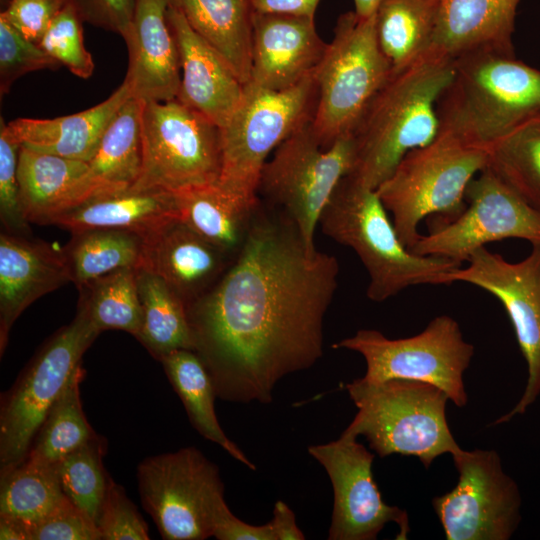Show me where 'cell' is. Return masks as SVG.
<instances>
[{
  "label": "cell",
  "instance_id": "1",
  "mask_svg": "<svg viewBox=\"0 0 540 540\" xmlns=\"http://www.w3.org/2000/svg\"><path fill=\"white\" fill-rule=\"evenodd\" d=\"M338 274L336 257L309 250L292 220L259 201L238 254L187 306L193 351L218 398L270 403L282 378L321 358Z\"/></svg>",
  "mask_w": 540,
  "mask_h": 540
},
{
  "label": "cell",
  "instance_id": "2",
  "mask_svg": "<svg viewBox=\"0 0 540 540\" xmlns=\"http://www.w3.org/2000/svg\"><path fill=\"white\" fill-rule=\"evenodd\" d=\"M454 74V58L436 50L390 75L353 132L354 157L346 176L376 190L411 150L438 135L437 103Z\"/></svg>",
  "mask_w": 540,
  "mask_h": 540
},
{
  "label": "cell",
  "instance_id": "3",
  "mask_svg": "<svg viewBox=\"0 0 540 540\" xmlns=\"http://www.w3.org/2000/svg\"><path fill=\"white\" fill-rule=\"evenodd\" d=\"M440 131L488 149L540 115V70L515 53L482 47L454 57V74L437 103Z\"/></svg>",
  "mask_w": 540,
  "mask_h": 540
},
{
  "label": "cell",
  "instance_id": "4",
  "mask_svg": "<svg viewBox=\"0 0 540 540\" xmlns=\"http://www.w3.org/2000/svg\"><path fill=\"white\" fill-rule=\"evenodd\" d=\"M376 190L344 177L324 209L322 232L350 247L369 275L367 297L383 302L404 289L444 285L443 277L461 264L450 259L421 256L400 241Z\"/></svg>",
  "mask_w": 540,
  "mask_h": 540
},
{
  "label": "cell",
  "instance_id": "5",
  "mask_svg": "<svg viewBox=\"0 0 540 540\" xmlns=\"http://www.w3.org/2000/svg\"><path fill=\"white\" fill-rule=\"evenodd\" d=\"M345 388L358 412L344 431L364 436L378 456H415L428 468L438 456L461 450L446 419L449 396L438 386L414 380L367 382L358 378Z\"/></svg>",
  "mask_w": 540,
  "mask_h": 540
},
{
  "label": "cell",
  "instance_id": "6",
  "mask_svg": "<svg viewBox=\"0 0 540 540\" xmlns=\"http://www.w3.org/2000/svg\"><path fill=\"white\" fill-rule=\"evenodd\" d=\"M487 162V149L443 131L402 158L376 192L405 247L410 250L421 236L424 218L440 214L448 222L465 209L467 186Z\"/></svg>",
  "mask_w": 540,
  "mask_h": 540
},
{
  "label": "cell",
  "instance_id": "7",
  "mask_svg": "<svg viewBox=\"0 0 540 540\" xmlns=\"http://www.w3.org/2000/svg\"><path fill=\"white\" fill-rule=\"evenodd\" d=\"M316 71L279 91L245 85L240 104L220 128L222 187L248 202L259 201V178L269 153L313 117Z\"/></svg>",
  "mask_w": 540,
  "mask_h": 540
},
{
  "label": "cell",
  "instance_id": "8",
  "mask_svg": "<svg viewBox=\"0 0 540 540\" xmlns=\"http://www.w3.org/2000/svg\"><path fill=\"white\" fill-rule=\"evenodd\" d=\"M391 75L375 31V14L348 11L337 19L334 36L317 67L312 128L325 149L352 134L372 98Z\"/></svg>",
  "mask_w": 540,
  "mask_h": 540
},
{
  "label": "cell",
  "instance_id": "9",
  "mask_svg": "<svg viewBox=\"0 0 540 540\" xmlns=\"http://www.w3.org/2000/svg\"><path fill=\"white\" fill-rule=\"evenodd\" d=\"M141 102L142 163L130 188L177 193L217 182L220 127L177 98Z\"/></svg>",
  "mask_w": 540,
  "mask_h": 540
},
{
  "label": "cell",
  "instance_id": "10",
  "mask_svg": "<svg viewBox=\"0 0 540 540\" xmlns=\"http://www.w3.org/2000/svg\"><path fill=\"white\" fill-rule=\"evenodd\" d=\"M100 331L78 303L72 322L40 348L1 398L0 471L23 462L50 408Z\"/></svg>",
  "mask_w": 540,
  "mask_h": 540
},
{
  "label": "cell",
  "instance_id": "11",
  "mask_svg": "<svg viewBox=\"0 0 540 540\" xmlns=\"http://www.w3.org/2000/svg\"><path fill=\"white\" fill-rule=\"evenodd\" d=\"M352 134L325 149L318 141L312 118L295 130L266 161L257 195L284 213L299 230L306 247L316 250L314 232L336 188L353 164Z\"/></svg>",
  "mask_w": 540,
  "mask_h": 540
},
{
  "label": "cell",
  "instance_id": "12",
  "mask_svg": "<svg viewBox=\"0 0 540 540\" xmlns=\"http://www.w3.org/2000/svg\"><path fill=\"white\" fill-rule=\"evenodd\" d=\"M360 353L366 362L367 382L414 380L438 386L458 407L467 403L464 372L474 354L458 322L448 315L432 319L417 335L389 339L374 329H360L332 345Z\"/></svg>",
  "mask_w": 540,
  "mask_h": 540
},
{
  "label": "cell",
  "instance_id": "13",
  "mask_svg": "<svg viewBox=\"0 0 540 540\" xmlns=\"http://www.w3.org/2000/svg\"><path fill=\"white\" fill-rule=\"evenodd\" d=\"M144 509L166 540L212 537L213 519L225 503L218 467L195 447L145 458L137 470Z\"/></svg>",
  "mask_w": 540,
  "mask_h": 540
},
{
  "label": "cell",
  "instance_id": "14",
  "mask_svg": "<svg viewBox=\"0 0 540 540\" xmlns=\"http://www.w3.org/2000/svg\"><path fill=\"white\" fill-rule=\"evenodd\" d=\"M459 478L432 499L448 540H507L517 529L521 496L495 450H460L452 455Z\"/></svg>",
  "mask_w": 540,
  "mask_h": 540
},
{
  "label": "cell",
  "instance_id": "15",
  "mask_svg": "<svg viewBox=\"0 0 540 540\" xmlns=\"http://www.w3.org/2000/svg\"><path fill=\"white\" fill-rule=\"evenodd\" d=\"M466 207L454 219L419 237L411 252L461 264L487 243L516 238L540 242V212L489 168L465 192Z\"/></svg>",
  "mask_w": 540,
  "mask_h": 540
},
{
  "label": "cell",
  "instance_id": "16",
  "mask_svg": "<svg viewBox=\"0 0 540 540\" xmlns=\"http://www.w3.org/2000/svg\"><path fill=\"white\" fill-rule=\"evenodd\" d=\"M466 267L446 273L444 285L465 282L496 297L507 312L527 368V384L515 407L494 424L523 414L540 394V242L532 243L530 254L509 262L486 247L475 250Z\"/></svg>",
  "mask_w": 540,
  "mask_h": 540
},
{
  "label": "cell",
  "instance_id": "17",
  "mask_svg": "<svg viewBox=\"0 0 540 540\" xmlns=\"http://www.w3.org/2000/svg\"><path fill=\"white\" fill-rule=\"evenodd\" d=\"M357 437L342 432L337 440L308 447L326 470L333 488L329 540H374L389 522L399 526L396 539L410 531L408 514L385 503L373 477L374 454Z\"/></svg>",
  "mask_w": 540,
  "mask_h": 540
},
{
  "label": "cell",
  "instance_id": "18",
  "mask_svg": "<svg viewBox=\"0 0 540 540\" xmlns=\"http://www.w3.org/2000/svg\"><path fill=\"white\" fill-rule=\"evenodd\" d=\"M327 45L315 18L254 12L250 82L275 91L290 88L317 69Z\"/></svg>",
  "mask_w": 540,
  "mask_h": 540
},
{
  "label": "cell",
  "instance_id": "19",
  "mask_svg": "<svg viewBox=\"0 0 540 540\" xmlns=\"http://www.w3.org/2000/svg\"><path fill=\"white\" fill-rule=\"evenodd\" d=\"M167 19L177 43L182 71L177 99L221 128L240 104L246 84L171 2Z\"/></svg>",
  "mask_w": 540,
  "mask_h": 540
},
{
  "label": "cell",
  "instance_id": "20",
  "mask_svg": "<svg viewBox=\"0 0 540 540\" xmlns=\"http://www.w3.org/2000/svg\"><path fill=\"white\" fill-rule=\"evenodd\" d=\"M170 0H137L134 18L123 38L129 54L125 80L141 101L177 98L181 67L175 37L167 19Z\"/></svg>",
  "mask_w": 540,
  "mask_h": 540
},
{
  "label": "cell",
  "instance_id": "21",
  "mask_svg": "<svg viewBox=\"0 0 540 540\" xmlns=\"http://www.w3.org/2000/svg\"><path fill=\"white\" fill-rule=\"evenodd\" d=\"M143 239L139 268L163 279L186 306L207 292L233 260L180 219L166 223Z\"/></svg>",
  "mask_w": 540,
  "mask_h": 540
},
{
  "label": "cell",
  "instance_id": "22",
  "mask_svg": "<svg viewBox=\"0 0 540 540\" xmlns=\"http://www.w3.org/2000/svg\"><path fill=\"white\" fill-rule=\"evenodd\" d=\"M70 280L63 250L6 231L0 235V352L20 314Z\"/></svg>",
  "mask_w": 540,
  "mask_h": 540
},
{
  "label": "cell",
  "instance_id": "23",
  "mask_svg": "<svg viewBox=\"0 0 540 540\" xmlns=\"http://www.w3.org/2000/svg\"><path fill=\"white\" fill-rule=\"evenodd\" d=\"M130 97L132 91L124 79L106 100L87 110L52 119L18 118L6 128L21 146L89 162L107 127Z\"/></svg>",
  "mask_w": 540,
  "mask_h": 540
},
{
  "label": "cell",
  "instance_id": "24",
  "mask_svg": "<svg viewBox=\"0 0 540 540\" xmlns=\"http://www.w3.org/2000/svg\"><path fill=\"white\" fill-rule=\"evenodd\" d=\"M435 50L456 57L482 47L515 53L513 34L521 0H439Z\"/></svg>",
  "mask_w": 540,
  "mask_h": 540
},
{
  "label": "cell",
  "instance_id": "25",
  "mask_svg": "<svg viewBox=\"0 0 540 540\" xmlns=\"http://www.w3.org/2000/svg\"><path fill=\"white\" fill-rule=\"evenodd\" d=\"M179 219L173 193L162 190H126L97 195L57 216L51 224L72 233L109 228L146 236Z\"/></svg>",
  "mask_w": 540,
  "mask_h": 540
},
{
  "label": "cell",
  "instance_id": "26",
  "mask_svg": "<svg viewBox=\"0 0 540 540\" xmlns=\"http://www.w3.org/2000/svg\"><path fill=\"white\" fill-rule=\"evenodd\" d=\"M88 162L42 153L21 146L17 178L19 199L28 222L51 224L83 202L80 182Z\"/></svg>",
  "mask_w": 540,
  "mask_h": 540
},
{
  "label": "cell",
  "instance_id": "27",
  "mask_svg": "<svg viewBox=\"0 0 540 540\" xmlns=\"http://www.w3.org/2000/svg\"><path fill=\"white\" fill-rule=\"evenodd\" d=\"M141 105V100L130 97L107 127L80 182L83 202L126 190L137 181L142 163Z\"/></svg>",
  "mask_w": 540,
  "mask_h": 540
},
{
  "label": "cell",
  "instance_id": "28",
  "mask_svg": "<svg viewBox=\"0 0 540 540\" xmlns=\"http://www.w3.org/2000/svg\"><path fill=\"white\" fill-rule=\"evenodd\" d=\"M173 194L179 219L234 259L246 240L260 199L248 202L218 181Z\"/></svg>",
  "mask_w": 540,
  "mask_h": 540
},
{
  "label": "cell",
  "instance_id": "29",
  "mask_svg": "<svg viewBox=\"0 0 540 540\" xmlns=\"http://www.w3.org/2000/svg\"><path fill=\"white\" fill-rule=\"evenodd\" d=\"M190 27L232 67L251 78L253 9L249 0H170Z\"/></svg>",
  "mask_w": 540,
  "mask_h": 540
},
{
  "label": "cell",
  "instance_id": "30",
  "mask_svg": "<svg viewBox=\"0 0 540 540\" xmlns=\"http://www.w3.org/2000/svg\"><path fill=\"white\" fill-rule=\"evenodd\" d=\"M439 0H382L375 12L379 48L391 74L397 73L435 49Z\"/></svg>",
  "mask_w": 540,
  "mask_h": 540
},
{
  "label": "cell",
  "instance_id": "31",
  "mask_svg": "<svg viewBox=\"0 0 540 540\" xmlns=\"http://www.w3.org/2000/svg\"><path fill=\"white\" fill-rule=\"evenodd\" d=\"M161 362L197 432L249 469L255 470V465L226 436L218 422L214 407L216 390L200 357L193 350L179 349L163 357Z\"/></svg>",
  "mask_w": 540,
  "mask_h": 540
},
{
  "label": "cell",
  "instance_id": "32",
  "mask_svg": "<svg viewBox=\"0 0 540 540\" xmlns=\"http://www.w3.org/2000/svg\"><path fill=\"white\" fill-rule=\"evenodd\" d=\"M142 323L137 339L161 361L179 349L193 350V336L183 299L158 275L137 269Z\"/></svg>",
  "mask_w": 540,
  "mask_h": 540
},
{
  "label": "cell",
  "instance_id": "33",
  "mask_svg": "<svg viewBox=\"0 0 540 540\" xmlns=\"http://www.w3.org/2000/svg\"><path fill=\"white\" fill-rule=\"evenodd\" d=\"M72 234L62 250L70 280L78 288L115 270L141 265L144 239L138 233L94 228Z\"/></svg>",
  "mask_w": 540,
  "mask_h": 540
},
{
  "label": "cell",
  "instance_id": "34",
  "mask_svg": "<svg viewBox=\"0 0 540 540\" xmlns=\"http://www.w3.org/2000/svg\"><path fill=\"white\" fill-rule=\"evenodd\" d=\"M0 474V516L20 520L29 530L65 497L56 463L26 457Z\"/></svg>",
  "mask_w": 540,
  "mask_h": 540
},
{
  "label": "cell",
  "instance_id": "35",
  "mask_svg": "<svg viewBox=\"0 0 540 540\" xmlns=\"http://www.w3.org/2000/svg\"><path fill=\"white\" fill-rule=\"evenodd\" d=\"M487 150L486 167L540 212V115L519 124Z\"/></svg>",
  "mask_w": 540,
  "mask_h": 540
},
{
  "label": "cell",
  "instance_id": "36",
  "mask_svg": "<svg viewBox=\"0 0 540 540\" xmlns=\"http://www.w3.org/2000/svg\"><path fill=\"white\" fill-rule=\"evenodd\" d=\"M83 377L81 364L50 408L27 457L55 464L96 435L81 404L80 383Z\"/></svg>",
  "mask_w": 540,
  "mask_h": 540
},
{
  "label": "cell",
  "instance_id": "37",
  "mask_svg": "<svg viewBox=\"0 0 540 540\" xmlns=\"http://www.w3.org/2000/svg\"><path fill=\"white\" fill-rule=\"evenodd\" d=\"M79 303L100 331L122 330L138 337L142 308L138 293L137 269L123 268L102 275L78 288Z\"/></svg>",
  "mask_w": 540,
  "mask_h": 540
},
{
  "label": "cell",
  "instance_id": "38",
  "mask_svg": "<svg viewBox=\"0 0 540 540\" xmlns=\"http://www.w3.org/2000/svg\"><path fill=\"white\" fill-rule=\"evenodd\" d=\"M106 440L96 434L56 463L65 495L97 525L106 493L113 481L103 465Z\"/></svg>",
  "mask_w": 540,
  "mask_h": 540
},
{
  "label": "cell",
  "instance_id": "39",
  "mask_svg": "<svg viewBox=\"0 0 540 540\" xmlns=\"http://www.w3.org/2000/svg\"><path fill=\"white\" fill-rule=\"evenodd\" d=\"M82 22L76 8L68 0L38 45L61 66L87 79L93 74L94 62L84 45Z\"/></svg>",
  "mask_w": 540,
  "mask_h": 540
},
{
  "label": "cell",
  "instance_id": "40",
  "mask_svg": "<svg viewBox=\"0 0 540 540\" xmlns=\"http://www.w3.org/2000/svg\"><path fill=\"white\" fill-rule=\"evenodd\" d=\"M61 64L21 35L0 17V95L7 94L13 83L26 73L57 69Z\"/></svg>",
  "mask_w": 540,
  "mask_h": 540
},
{
  "label": "cell",
  "instance_id": "41",
  "mask_svg": "<svg viewBox=\"0 0 540 540\" xmlns=\"http://www.w3.org/2000/svg\"><path fill=\"white\" fill-rule=\"evenodd\" d=\"M0 122L1 223L6 232L28 236L30 227L21 207L17 178L21 144L9 134L2 117Z\"/></svg>",
  "mask_w": 540,
  "mask_h": 540
},
{
  "label": "cell",
  "instance_id": "42",
  "mask_svg": "<svg viewBox=\"0 0 540 540\" xmlns=\"http://www.w3.org/2000/svg\"><path fill=\"white\" fill-rule=\"evenodd\" d=\"M97 527L103 540H147L148 526L125 490L111 482L103 501Z\"/></svg>",
  "mask_w": 540,
  "mask_h": 540
},
{
  "label": "cell",
  "instance_id": "43",
  "mask_svg": "<svg viewBox=\"0 0 540 540\" xmlns=\"http://www.w3.org/2000/svg\"><path fill=\"white\" fill-rule=\"evenodd\" d=\"M96 523L66 495L40 521L30 527V540H99Z\"/></svg>",
  "mask_w": 540,
  "mask_h": 540
},
{
  "label": "cell",
  "instance_id": "44",
  "mask_svg": "<svg viewBox=\"0 0 540 540\" xmlns=\"http://www.w3.org/2000/svg\"><path fill=\"white\" fill-rule=\"evenodd\" d=\"M68 0H9L0 17L21 35L38 44Z\"/></svg>",
  "mask_w": 540,
  "mask_h": 540
},
{
  "label": "cell",
  "instance_id": "45",
  "mask_svg": "<svg viewBox=\"0 0 540 540\" xmlns=\"http://www.w3.org/2000/svg\"><path fill=\"white\" fill-rule=\"evenodd\" d=\"M83 22L118 33L131 27L137 0H70Z\"/></svg>",
  "mask_w": 540,
  "mask_h": 540
},
{
  "label": "cell",
  "instance_id": "46",
  "mask_svg": "<svg viewBox=\"0 0 540 540\" xmlns=\"http://www.w3.org/2000/svg\"><path fill=\"white\" fill-rule=\"evenodd\" d=\"M212 537L218 540H276L271 522L248 524L237 518L226 503L214 515Z\"/></svg>",
  "mask_w": 540,
  "mask_h": 540
},
{
  "label": "cell",
  "instance_id": "47",
  "mask_svg": "<svg viewBox=\"0 0 540 540\" xmlns=\"http://www.w3.org/2000/svg\"><path fill=\"white\" fill-rule=\"evenodd\" d=\"M253 12L315 18L321 0H249Z\"/></svg>",
  "mask_w": 540,
  "mask_h": 540
},
{
  "label": "cell",
  "instance_id": "48",
  "mask_svg": "<svg viewBox=\"0 0 540 540\" xmlns=\"http://www.w3.org/2000/svg\"><path fill=\"white\" fill-rule=\"evenodd\" d=\"M276 540H303L305 536L296 524L295 514L283 501H277L270 521Z\"/></svg>",
  "mask_w": 540,
  "mask_h": 540
},
{
  "label": "cell",
  "instance_id": "49",
  "mask_svg": "<svg viewBox=\"0 0 540 540\" xmlns=\"http://www.w3.org/2000/svg\"><path fill=\"white\" fill-rule=\"evenodd\" d=\"M1 540H30L29 527L22 521L0 516Z\"/></svg>",
  "mask_w": 540,
  "mask_h": 540
},
{
  "label": "cell",
  "instance_id": "50",
  "mask_svg": "<svg viewBox=\"0 0 540 540\" xmlns=\"http://www.w3.org/2000/svg\"><path fill=\"white\" fill-rule=\"evenodd\" d=\"M382 0H354L355 13L361 18H368L375 14Z\"/></svg>",
  "mask_w": 540,
  "mask_h": 540
}]
</instances>
